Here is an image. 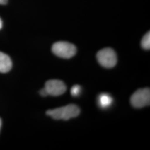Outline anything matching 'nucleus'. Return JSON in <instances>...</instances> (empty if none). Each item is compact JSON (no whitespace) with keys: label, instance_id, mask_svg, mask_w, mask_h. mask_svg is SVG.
I'll list each match as a JSON object with an SVG mask.
<instances>
[{"label":"nucleus","instance_id":"ddd939ff","mask_svg":"<svg viewBox=\"0 0 150 150\" xmlns=\"http://www.w3.org/2000/svg\"><path fill=\"white\" fill-rule=\"evenodd\" d=\"M1 119H0V129H1Z\"/></svg>","mask_w":150,"mask_h":150},{"label":"nucleus","instance_id":"6e6552de","mask_svg":"<svg viewBox=\"0 0 150 150\" xmlns=\"http://www.w3.org/2000/svg\"><path fill=\"white\" fill-rule=\"evenodd\" d=\"M141 46L145 50H149L150 48V33L148 32L143 37L141 40Z\"/></svg>","mask_w":150,"mask_h":150},{"label":"nucleus","instance_id":"39448f33","mask_svg":"<svg viewBox=\"0 0 150 150\" xmlns=\"http://www.w3.org/2000/svg\"><path fill=\"white\" fill-rule=\"evenodd\" d=\"M48 95L57 96L64 94L67 90L64 82L59 80H51L46 82L44 87Z\"/></svg>","mask_w":150,"mask_h":150},{"label":"nucleus","instance_id":"f03ea898","mask_svg":"<svg viewBox=\"0 0 150 150\" xmlns=\"http://www.w3.org/2000/svg\"><path fill=\"white\" fill-rule=\"evenodd\" d=\"M52 51L55 55L61 58L70 59L77 52V48L72 43L66 41H59L54 43Z\"/></svg>","mask_w":150,"mask_h":150},{"label":"nucleus","instance_id":"7ed1b4c3","mask_svg":"<svg viewBox=\"0 0 150 150\" xmlns=\"http://www.w3.org/2000/svg\"><path fill=\"white\" fill-rule=\"evenodd\" d=\"M98 63L105 68H112L117 64V57L115 51L112 48H103L100 50L96 55Z\"/></svg>","mask_w":150,"mask_h":150},{"label":"nucleus","instance_id":"f8f14e48","mask_svg":"<svg viewBox=\"0 0 150 150\" xmlns=\"http://www.w3.org/2000/svg\"><path fill=\"white\" fill-rule=\"evenodd\" d=\"M2 27V22L1 18H0V29H1Z\"/></svg>","mask_w":150,"mask_h":150},{"label":"nucleus","instance_id":"9d476101","mask_svg":"<svg viewBox=\"0 0 150 150\" xmlns=\"http://www.w3.org/2000/svg\"><path fill=\"white\" fill-rule=\"evenodd\" d=\"M40 93L42 96L45 97L47 96L48 95V93L47 91L46 90V89L45 88H43L42 89H41L40 91Z\"/></svg>","mask_w":150,"mask_h":150},{"label":"nucleus","instance_id":"1a4fd4ad","mask_svg":"<svg viewBox=\"0 0 150 150\" xmlns=\"http://www.w3.org/2000/svg\"><path fill=\"white\" fill-rule=\"evenodd\" d=\"M81 92V87L80 85H74L71 89V93L72 96L77 97L80 95Z\"/></svg>","mask_w":150,"mask_h":150},{"label":"nucleus","instance_id":"0eeeda50","mask_svg":"<svg viewBox=\"0 0 150 150\" xmlns=\"http://www.w3.org/2000/svg\"><path fill=\"white\" fill-rule=\"evenodd\" d=\"M113 102V98L111 95L107 93H101L98 97V103L102 108H107L110 107Z\"/></svg>","mask_w":150,"mask_h":150},{"label":"nucleus","instance_id":"20e7f679","mask_svg":"<svg viewBox=\"0 0 150 150\" xmlns=\"http://www.w3.org/2000/svg\"><path fill=\"white\" fill-rule=\"evenodd\" d=\"M131 105L136 108H141L150 105V88H141L136 91L130 98Z\"/></svg>","mask_w":150,"mask_h":150},{"label":"nucleus","instance_id":"f257e3e1","mask_svg":"<svg viewBox=\"0 0 150 150\" xmlns=\"http://www.w3.org/2000/svg\"><path fill=\"white\" fill-rule=\"evenodd\" d=\"M80 109L75 104H69L64 107L50 110L46 112L47 115L54 120H64V121L78 116Z\"/></svg>","mask_w":150,"mask_h":150},{"label":"nucleus","instance_id":"9b49d317","mask_svg":"<svg viewBox=\"0 0 150 150\" xmlns=\"http://www.w3.org/2000/svg\"><path fill=\"white\" fill-rule=\"evenodd\" d=\"M8 0H0V4L1 5H6L7 3Z\"/></svg>","mask_w":150,"mask_h":150},{"label":"nucleus","instance_id":"423d86ee","mask_svg":"<svg viewBox=\"0 0 150 150\" xmlns=\"http://www.w3.org/2000/svg\"><path fill=\"white\" fill-rule=\"evenodd\" d=\"M12 61L6 54L0 52V72L6 73L12 68Z\"/></svg>","mask_w":150,"mask_h":150}]
</instances>
